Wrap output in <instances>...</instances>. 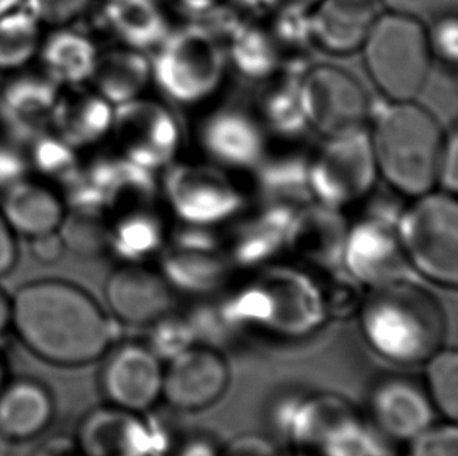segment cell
Masks as SVG:
<instances>
[{
    "instance_id": "obj_1",
    "label": "cell",
    "mask_w": 458,
    "mask_h": 456,
    "mask_svg": "<svg viewBox=\"0 0 458 456\" xmlns=\"http://www.w3.org/2000/svg\"><path fill=\"white\" fill-rule=\"evenodd\" d=\"M12 325L37 357L58 366H83L106 355L116 334L99 303L77 284L39 280L12 300Z\"/></svg>"
},
{
    "instance_id": "obj_2",
    "label": "cell",
    "mask_w": 458,
    "mask_h": 456,
    "mask_svg": "<svg viewBox=\"0 0 458 456\" xmlns=\"http://www.w3.org/2000/svg\"><path fill=\"white\" fill-rule=\"evenodd\" d=\"M369 141L378 177L407 198L437 188V167L446 138L443 123L416 100L385 99L372 106Z\"/></svg>"
},
{
    "instance_id": "obj_3",
    "label": "cell",
    "mask_w": 458,
    "mask_h": 456,
    "mask_svg": "<svg viewBox=\"0 0 458 456\" xmlns=\"http://www.w3.org/2000/svg\"><path fill=\"white\" fill-rule=\"evenodd\" d=\"M360 322L380 357L407 366L426 363L441 349L446 332L440 303L407 278L372 288L361 303Z\"/></svg>"
},
{
    "instance_id": "obj_4",
    "label": "cell",
    "mask_w": 458,
    "mask_h": 456,
    "mask_svg": "<svg viewBox=\"0 0 458 456\" xmlns=\"http://www.w3.org/2000/svg\"><path fill=\"white\" fill-rule=\"evenodd\" d=\"M360 50L374 87L394 102L415 100L435 64L428 29L399 13L378 14Z\"/></svg>"
},
{
    "instance_id": "obj_5",
    "label": "cell",
    "mask_w": 458,
    "mask_h": 456,
    "mask_svg": "<svg viewBox=\"0 0 458 456\" xmlns=\"http://www.w3.org/2000/svg\"><path fill=\"white\" fill-rule=\"evenodd\" d=\"M152 83L180 106H198L223 85L227 55L221 39L200 24H188L167 33L157 47Z\"/></svg>"
},
{
    "instance_id": "obj_6",
    "label": "cell",
    "mask_w": 458,
    "mask_h": 456,
    "mask_svg": "<svg viewBox=\"0 0 458 456\" xmlns=\"http://www.w3.org/2000/svg\"><path fill=\"white\" fill-rule=\"evenodd\" d=\"M397 238L410 267L435 283H458V205L454 194L428 191L401 211Z\"/></svg>"
},
{
    "instance_id": "obj_7",
    "label": "cell",
    "mask_w": 458,
    "mask_h": 456,
    "mask_svg": "<svg viewBox=\"0 0 458 456\" xmlns=\"http://www.w3.org/2000/svg\"><path fill=\"white\" fill-rule=\"evenodd\" d=\"M309 191L318 204L343 211L371 196L378 173L368 129L326 136L309 158Z\"/></svg>"
},
{
    "instance_id": "obj_8",
    "label": "cell",
    "mask_w": 458,
    "mask_h": 456,
    "mask_svg": "<svg viewBox=\"0 0 458 456\" xmlns=\"http://www.w3.org/2000/svg\"><path fill=\"white\" fill-rule=\"evenodd\" d=\"M163 198L186 227L211 228L230 223L244 208V196L227 169L213 163L167 166Z\"/></svg>"
},
{
    "instance_id": "obj_9",
    "label": "cell",
    "mask_w": 458,
    "mask_h": 456,
    "mask_svg": "<svg viewBox=\"0 0 458 456\" xmlns=\"http://www.w3.org/2000/svg\"><path fill=\"white\" fill-rule=\"evenodd\" d=\"M108 138L119 158L154 173L173 165L183 139L171 108L144 96L113 108Z\"/></svg>"
},
{
    "instance_id": "obj_10",
    "label": "cell",
    "mask_w": 458,
    "mask_h": 456,
    "mask_svg": "<svg viewBox=\"0 0 458 456\" xmlns=\"http://www.w3.org/2000/svg\"><path fill=\"white\" fill-rule=\"evenodd\" d=\"M299 99L309 129L332 136L369 122L372 102L365 88L346 69L318 64L299 77Z\"/></svg>"
},
{
    "instance_id": "obj_11",
    "label": "cell",
    "mask_w": 458,
    "mask_h": 456,
    "mask_svg": "<svg viewBox=\"0 0 458 456\" xmlns=\"http://www.w3.org/2000/svg\"><path fill=\"white\" fill-rule=\"evenodd\" d=\"M207 158L227 171H254L267 155V131L260 117L242 106H221L199 125Z\"/></svg>"
},
{
    "instance_id": "obj_12",
    "label": "cell",
    "mask_w": 458,
    "mask_h": 456,
    "mask_svg": "<svg viewBox=\"0 0 458 456\" xmlns=\"http://www.w3.org/2000/svg\"><path fill=\"white\" fill-rule=\"evenodd\" d=\"M343 265L371 288L405 280L410 265L397 238L396 223L369 215L347 228Z\"/></svg>"
},
{
    "instance_id": "obj_13",
    "label": "cell",
    "mask_w": 458,
    "mask_h": 456,
    "mask_svg": "<svg viewBox=\"0 0 458 456\" xmlns=\"http://www.w3.org/2000/svg\"><path fill=\"white\" fill-rule=\"evenodd\" d=\"M100 388L112 407L135 414L148 411L163 391L160 358L148 345H119L102 366Z\"/></svg>"
},
{
    "instance_id": "obj_14",
    "label": "cell",
    "mask_w": 458,
    "mask_h": 456,
    "mask_svg": "<svg viewBox=\"0 0 458 456\" xmlns=\"http://www.w3.org/2000/svg\"><path fill=\"white\" fill-rule=\"evenodd\" d=\"M229 383V366L223 355L207 345H191L169 359L163 370L161 395L175 410L200 411L215 405Z\"/></svg>"
},
{
    "instance_id": "obj_15",
    "label": "cell",
    "mask_w": 458,
    "mask_h": 456,
    "mask_svg": "<svg viewBox=\"0 0 458 456\" xmlns=\"http://www.w3.org/2000/svg\"><path fill=\"white\" fill-rule=\"evenodd\" d=\"M106 297L113 315L131 325H148L167 315L173 297L163 275L141 263H125L106 280Z\"/></svg>"
},
{
    "instance_id": "obj_16",
    "label": "cell",
    "mask_w": 458,
    "mask_h": 456,
    "mask_svg": "<svg viewBox=\"0 0 458 456\" xmlns=\"http://www.w3.org/2000/svg\"><path fill=\"white\" fill-rule=\"evenodd\" d=\"M74 443L81 456H149L155 451V435L143 420L116 407L87 414Z\"/></svg>"
},
{
    "instance_id": "obj_17",
    "label": "cell",
    "mask_w": 458,
    "mask_h": 456,
    "mask_svg": "<svg viewBox=\"0 0 458 456\" xmlns=\"http://www.w3.org/2000/svg\"><path fill=\"white\" fill-rule=\"evenodd\" d=\"M377 16L372 0H319L309 13L311 43L330 55H351L361 49Z\"/></svg>"
},
{
    "instance_id": "obj_18",
    "label": "cell",
    "mask_w": 458,
    "mask_h": 456,
    "mask_svg": "<svg viewBox=\"0 0 458 456\" xmlns=\"http://www.w3.org/2000/svg\"><path fill=\"white\" fill-rule=\"evenodd\" d=\"M113 108L91 87H60L50 131L79 152L93 148L108 138Z\"/></svg>"
},
{
    "instance_id": "obj_19",
    "label": "cell",
    "mask_w": 458,
    "mask_h": 456,
    "mask_svg": "<svg viewBox=\"0 0 458 456\" xmlns=\"http://www.w3.org/2000/svg\"><path fill=\"white\" fill-rule=\"evenodd\" d=\"M371 413L378 428L390 438L410 441L428 430L434 405L428 393L407 378H386L372 389Z\"/></svg>"
},
{
    "instance_id": "obj_20",
    "label": "cell",
    "mask_w": 458,
    "mask_h": 456,
    "mask_svg": "<svg viewBox=\"0 0 458 456\" xmlns=\"http://www.w3.org/2000/svg\"><path fill=\"white\" fill-rule=\"evenodd\" d=\"M0 213L13 233L31 240L58 232L66 215V204L47 182L24 177L6 186Z\"/></svg>"
},
{
    "instance_id": "obj_21",
    "label": "cell",
    "mask_w": 458,
    "mask_h": 456,
    "mask_svg": "<svg viewBox=\"0 0 458 456\" xmlns=\"http://www.w3.org/2000/svg\"><path fill=\"white\" fill-rule=\"evenodd\" d=\"M60 87L46 74L16 75L0 96V114L14 135L30 141L50 130Z\"/></svg>"
},
{
    "instance_id": "obj_22",
    "label": "cell",
    "mask_w": 458,
    "mask_h": 456,
    "mask_svg": "<svg viewBox=\"0 0 458 456\" xmlns=\"http://www.w3.org/2000/svg\"><path fill=\"white\" fill-rule=\"evenodd\" d=\"M202 230L191 227V232L179 236L173 250L167 252L163 277L169 286L174 284L190 292H205L213 290L225 277L227 259Z\"/></svg>"
},
{
    "instance_id": "obj_23",
    "label": "cell",
    "mask_w": 458,
    "mask_h": 456,
    "mask_svg": "<svg viewBox=\"0 0 458 456\" xmlns=\"http://www.w3.org/2000/svg\"><path fill=\"white\" fill-rule=\"evenodd\" d=\"M347 228L341 211L321 204L302 207L290 225L286 247L315 265L335 267L343 263Z\"/></svg>"
},
{
    "instance_id": "obj_24",
    "label": "cell",
    "mask_w": 458,
    "mask_h": 456,
    "mask_svg": "<svg viewBox=\"0 0 458 456\" xmlns=\"http://www.w3.org/2000/svg\"><path fill=\"white\" fill-rule=\"evenodd\" d=\"M357 414L336 395H311L280 408L279 422L294 444L319 449L341 426Z\"/></svg>"
},
{
    "instance_id": "obj_25",
    "label": "cell",
    "mask_w": 458,
    "mask_h": 456,
    "mask_svg": "<svg viewBox=\"0 0 458 456\" xmlns=\"http://www.w3.org/2000/svg\"><path fill=\"white\" fill-rule=\"evenodd\" d=\"M225 55L227 63H232L238 72L260 80L276 74L284 66L288 52L276 22L246 19L232 27Z\"/></svg>"
},
{
    "instance_id": "obj_26",
    "label": "cell",
    "mask_w": 458,
    "mask_h": 456,
    "mask_svg": "<svg viewBox=\"0 0 458 456\" xmlns=\"http://www.w3.org/2000/svg\"><path fill=\"white\" fill-rule=\"evenodd\" d=\"M152 83L150 60L141 50L116 46L99 52L88 85L113 106L144 96Z\"/></svg>"
},
{
    "instance_id": "obj_27",
    "label": "cell",
    "mask_w": 458,
    "mask_h": 456,
    "mask_svg": "<svg viewBox=\"0 0 458 456\" xmlns=\"http://www.w3.org/2000/svg\"><path fill=\"white\" fill-rule=\"evenodd\" d=\"M99 49L93 38L81 31L58 27L43 38L38 58L44 74L58 87L88 85L98 62Z\"/></svg>"
},
{
    "instance_id": "obj_28",
    "label": "cell",
    "mask_w": 458,
    "mask_h": 456,
    "mask_svg": "<svg viewBox=\"0 0 458 456\" xmlns=\"http://www.w3.org/2000/svg\"><path fill=\"white\" fill-rule=\"evenodd\" d=\"M54 414V399L41 383L16 380L0 391V430L10 441L37 438L47 430Z\"/></svg>"
},
{
    "instance_id": "obj_29",
    "label": "cell",
    "mask_w": 458,
    "mask_h": 456,
    "mask_svg": "<svg viewBox=\"0 0 458 456\" xmlns=\"http://www.w3.org/2000/svg\"><path fill=\"white\" fill-rule=\"evenodd\" d=\"M102 25L121 46L141 52L157 49L171 31L158 0H106Z\"/></svg>"
},
{
    "instance_id": "obj_30",
    "label": "cell",
    "mask_w": 458,
    "mask_h": 456,
    "mask_svg": "<svg viewBox=\"0 0 458 456\" xmlns=\"http://www.w3.org/2000/svg\"><path fill=\"white\" fill-rule=\"evenodd\" d=\"M298 210L284 205L263 204L255 216L240 224L232 233L230 259L249 266L273 258L280 249L286 247L288 230Z\"/></svg>"
},
{
    "instance_id": "obj_31",
    "label": "cell",
    "mask_w": 458,
    "mask_h": 456,
    "mask_svg": "<svg viewBox=\"0 0 458 456\" xmlns=\"http://www.w3.org/2000/svg\"><path fill=\"white\" fill-rule=\"evenodd\" d=\"M165 242V225L154 207L123 213L110 223L108 250L125 263H141L160 250Z\"/></svg>"
},
{
    "instance_id": "obj_32",
    "label": "cell",
    "mask_w": 458,
    "mask_h": 456,
    "mask_svg": "<svg viewBox=\"0 0 458 456\" xmlns=\"http://www.w3.org/2000/svg\"><path fill=\"white\" fill-rule=\"evenodd\" d=\"M43 25L25 8H16L0 16V72L27 68L37 58L43 43Z\"/></svg>"
},
{
    "instance_id": "obj_33",
    "label": "cell",
    "mask_w": 458,
    "mask_h": 456,
    "mask_svg": "<svg viewBox=\"0 0 458 456\" xmlns=\"http://www.w3.org/2000/svg\"><path fill=\"white\" fill-rule=\"evenodd\" d=\"M29 142L31 150L27 165L37 171L39 175L38 179L55 180L64 185H74L81 173L77 156L79 150L71 148L50 130Z\"/></svg>"
},
{
    "instance_id": "obj_34",
    "label": "cell",
    "mask_w": 458,
    "mask_h": 456,
    "mask_svg": "<svg viewBox=\"0 0 458 456\" xmlns=\"http://www.w3.org/2000/svg\"><path fill=\"white\" fill-rule=\"evenodd\" d=\"M257 116L267 131L286 138L298 136L302 130L309 129L299 99V79L282 80L269 88Z\"/></svg>"
},
{
    "instance_id": "obj_35",
    "label": "cell",
    "mask_w": 458,
    "mask_h": 456,
    "mask_svg": "<svg viewBox=\"0 0 458 456\" xmlns=\"http://www.w3.org/2000/svg\"><path fill=\"white\" fill-rule=\"evenodd\" d=\"M426 386L435 410L446 419H458V355L454 349H438L426 361Z\"/></svg>"
},
{
    "instance_id": "obj_36",
    "label": "cell",
    "mask_w": 458,
    "mask_h": 456,
    "mask_svg": "<svg viewBox=\"0 0 458 456\" xmlns=\"http://www.w3.org/2000/svg\"><path fill=\"white\" fill-rule=\"evenodd\" d=\"M322 456H390L377 435L355 416L318 449Z\"/></svg>"
},
{
    "instance_id": "obj_37",
    "label": "cell",
    "mask_w": 458,
    "mask_h": 456,
    "mask_svg": "<svg viewBox=\"0 0 458 456\" xmlns=\"http://www.w3.org/2000/svg\"><path fill=\"white\" fill-rule=\"evenodd\" d=\"M196 334L191 322H186L182 317H171L165 315L154 322V330L150 336V350L158 358L173 359L182 351L194 345Z\"/></svg>"
},
{
    "instance_id": "obj_38",
    "label": "cell",
    "mask_w": 458,
    "mask_h": 456,
    "mask_svg": "<svg viewBox=\"0 0 458 456\" xmlns=\"http://www.w3.org/2000/svg\"><path fill=\"white\" fill-rule=\"evenodd\" d=\"M25 10L39 24L52 29L68 27L87 13L91 0H24Z\"/></svg>"
},
{
    "instance_id": "obj_39",
    "label": "cell",
    "mask_w": 458,
    "mask_h": 456,
    "mask_svg": "<svg viewBox=\"0 0 458 456\" xmlns=\"http://www.w3.org/2000/svg\"><path fill=\"white\" fill-rule=\"evenodd\" d=\"M407 456H458V430L455 422L430 426L410 439Z\"/></svg>"
},
{
    "instance_id": "obj_40",
    "label": "cell",
    "mask_w": 458,
    "mask_h": 456,
    "mask_svg": "<svg viewBox=\"0 0 458 456\" xmlns=\"http://www.w3.org/2000/svg\"><path fill=\"white\" fill-rule=\"evenodd\" d=\"M435 63L454 68L458 60V21L455 14H443L428 30Z\"/></svg>"
},
{
    "instance_id": "obj_41",
    "label": "cell",
    "mask_w": 458,
    "mask_h": 456,
    "mask_svg": "<svg viewBox=\"0 0 458 456\" xmlns=\"http://www.w3.org/2000/svg\"><path fill=\"white\" fill-rule=\"evenodd\" d=\"M437 186L440 191L454 194L458 190V133L457 130L446 131L437 167Z\"/></svg>"
},
{
    "instance_id": "obj_42",
    "label": "cell",
    "mask_w": 458,
    "mask_h": 456,
    "mask_svg": "<svg viewBox=\"0 0 458 456\" xmlns=\"http://www.w3.org/2000/svg\"><path fill=\"white\" fill-rule=\"evenodd\" d=\"M219 456H279L273 444L255 435H246L233 439L227 447L219 451Z\"/></svg>"
},
{
    "instance_id": "obj_43",
    "label": "cell",
    "mask_w": 458,
    "mask_h": 456,
    "mask_svg": "<svg viewBox=\"0 0 458 456\" xmlns=\"http://www.w3.org/2000/svg\"><path fill=\"white\" fill-rule=\"evenodd\" d=\"M64 244L58 232L31 238V255L41 265H55L62 259Z\"/></svg>"
},
{
    "instance_id": "obj_44",
    "label": "cell",
    "mask_w": 458,
    "mask_h": 456,
    "mask_svg": "<svg viewBox=\"0 0 458 456\" xmlns=\"http://www.w3.org/2000/svg\"><path fill=\"white\" fill-rule=\"evenodd\" d=\"M16 234L6 224L5 217L0 213V277L12 271L18 259V246Z\"/></svg>"
},
{
    "instance_id": "obj_45",
    "label": "cell",
    "mask_w": 458,
    "mask_h": 456,
    "mask_svg": "<svg viewBox=\"0 0 458 456\" xmlns=\"http://www.w3.org/2000/svg\"><path fill=\"white\" fill-rule=\"evenodd\" d=\"M177 5L186 13H191L196 16L202 14H216L221 12H227L230 6L238 4V0H175Z\"/></svg>"
},
{
    "instance_id": "obj_46",
    "label": "cell",
    "mask_w": 458,
    "mask_h": 456,
    "mask_svg": "<svg viewBox=\"0 0 458 456\" xmlns=\"http://www.w3.org/2000/svg\"><path fill=\"white\" fill-rule=\"evenodd\" d=\"M319 0H259L267 12L279 14H309Z\"/></svg>"
},
{
    "instance_id": "obj_47",
    "label": "cell",
    "mask_w": 458,
    "mask_h": 456,
    "mask_svg": "<svg viewBox=\"0 0 458 456\" xmlns=\"http://www.w3.org/2000/svg\"><path fill=\"white\" fill-rule=\"evenodd\" d=\"M386 6V12L399 13L407 16L418 18L420 13H424L434 5L435 0H382Z\"/></svg>"
},
{
    "instance_id": "obj_48",
    "label": "cell",
    "mask_w": 458,
    "mask_h": 456,
    "mask_svg": "<svg viewBox=\"0 0 458 456\" xmlns=\"http://www.w3.org/2000/svg\"><path fill=\"white\" fill-rule=\"evenodd\" d=\"M177 456H219V451L208 439H194Z\"/></svg>"
},
{
    "instance_id": "obj_49",
    "label": "cell",
    "mask_w": 458,
    "mask_h": 456,
    "mask_svg": "<svg viewBox=\"0 0 458 456\" xmlns=\"http://www.w3.org/2000/svg\"><path fill=\"white\" fill-rule=\"evenodd\" d=\"M37 456H81L79 451L75 447V443H69V441H54L49 443L46 447L39 449V453Z\"/></svg>"
},
{
    "instance_id": "obj_50",
    "label": "cell",
    "mask_w": 458,
    "mask_h": 456,
    "mask_svg": "<svg viewBox=\"0 0 458 456\" xmlns=\"http://www.w3.org/2000/svg\"><path fill=\"white\" fill-rule=\"evenodd\" d=\"M12 325V300L0 290V336Z\"/></svg>"
},
{
    "instance_id": "obj_51",
    "label": "cell",
    "mask_w": 458,
    "mask_h": 456,
    "mask_svg": "<svg viewBox=\"0 0 458 456\" xmlns=\"http://www.w3.org/2000/svg\"><path fill=\"white\" fill-rule=\"evenodd\" d=\"M24 0H0V16L21 6Z\"/></svg>"
},
{
    "instance_id": "obj_52",
    "label": "cell",
    "mask_w": 458,
    "mask_h": 456,
    "mask_svg": "<svg viewBox=\"0 0 458 456\" xmlns=\"http://www.w3.org/2000/svg\"><path fill=\"white\" fill-rule=\"evenodd\" d=\"M0 456H10V439L0 430Z\"/></svg>"
},
{
    "instance_id": "obj_53",
    "label": "cell",
    "mask_w": 458,
    "mask_h": 456,
    "mask_svg": "<svg viewBox=\"0 0 458 456\" xmlns=\"http://www.w3.org/2000/svg\"><path fill=\"white\" fill-rule=\"evenodd\" d=\"M6 384V367L5 361H4V358L0 355V391L4 389V386Z\"/></svg>"
},
{
    "instance_id": "obj_54",
    "label": "cell",
    "mask_w": 458,
    "mask_h": 456,
    "mask_svg": "<svg viewBox=\"0 0 458 456\" xmlns=\"http://www.w3.org/2000/svg\"><path fill=\"white\" fill-rule=\"evenodd\" d=\"M288 456H305V455H302V453H298V455H288Z\"/></svg>"
}]
</instances>
